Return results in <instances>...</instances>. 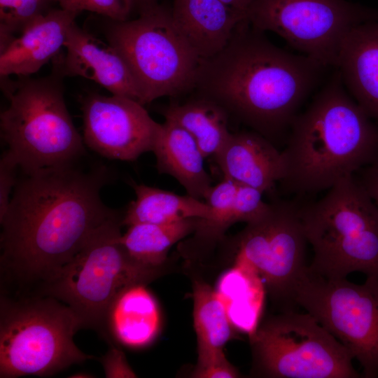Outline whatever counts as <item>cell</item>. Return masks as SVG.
<instances>
[{
	"label": "cell",
	"mask_w": 378,
	"mask_h": 378,
	"mask_svg": "<svg viewBox=\"0 0 378 378\" xmlns=\"http://www.w3.org/2000/svg\"><path fill=\"white\" fill-rule=\"evenodd\" d=\"M24 174L0 219L1 280L11 295L35 294L119 215L101 199L103 168L87 172L75 162Z\"/></svg>",
	"instance_id": "cell-1"
},
{
	"label": "cell",
	"mask_w": 378,
	"mask_h": 378,
	"mask_svg": "<svg viewBox=\"0 0 378 378\" xmlns=\"http://www.w3.org/2000/svg\"><path fill=\"white\" fill-rule=\"evenodd\" d=\"M328 69L275 46L246 18L223 50L200 61L194 88L274 143L288 136Z\"/></svg>",
	"instance_id": "cell-2"
},
{
	"label": "cell",
	"mask_w": 378,
	"mask_h": 378,
	"mask_svg": "<svg viewBox=\"0 0 378 378\" xmlns=\"http://www.w3.org/2000/svg\"><path fill=\"white\" fill-rule=\"evenodd\" d=\"M292 122L281 150L284 190H328L378 158V126L352 98L335 69Z\"/></svg>",
	"instance_id": "cell-3"
},
{
	"label": "cell",
	"mask_w": 378,
	"mask_h": 378,
	"mask_svg": "<svg viewBox=\"0 0 378 378\" xmlns=\"http://www.w3.org/2000/svg\"><path fill=\"white\" fill-rule=\"evenodd\" d=\"M63 78L54 69L38 78L1 77L10 102L0 115L1 136L24 173L73 163L85 153L65 104Z\"/></svg>",
	"instance_id": "cell-4"
},
{
	"label": "cell",
	"mask_w": 378,
	"mask_h": 378,
	"mask_svg": "<svg viewBox=\"0 0 378 378\" xmlns=\"http://www.w3.org/2000/svg\"><path fill=\"white\" fill-rule=\"evenodd\" d=\"M299 215L314 252L311 272L330 279L354 272L378 278V208L355 175L318 200L299 202Z\"/></svg>",
	"instance_id": "cell-5"
},
{
	"label": "cell",
	"mask_w": 378,
	"mask_h": 378,
	"mask_svg": "<svg viewBox=\"0 0 378 378\" xmlns=\"http://www.w3.org/2000/svg\"><path fill=\"white\" fill-rule=\"evenodd\" d=\"M83 328L68 305L46 295L0 300V377L52 375L93 358L74 342Z\"/></svg>",
	"instance_id": "cell-6"
},
{
	"label": "cell",
	"mask_w": 378,
	"mask_h": 378,
	"mask_svg": "<svg viewBox=\"0 0 378 378\" xmlns=\"http://www.w3.org/2000/svg\"><path fill=\"white\" fill-rule=\"evenodd\" d=\"M122 217L119 214L99 227L78 255L35 293L68 305L83 328L102 335L114 298L127 287L155 280L165 269L143 265L130 256L120 241Z\"/></svg>",
	"instance_id": "cell-7"
},
{
	"label": "cell",
	"mask_w": 378,
	"mask_h": 378,
	"mask_svg": "<svg viewBox=\"0 0 378 378\" xmlns=\"http://www.w3.org/2000/svg\"><path fill=\"white\" fill-rule=\"evenodd\" d=\"M139 11L134 20L107 19L103 31L130 68L141 104L194 88L200 59L174 27L171 9L156 4Z\"/></svg>",
	"instance_id": "cell-8"
},
{
	"label": "cell",
	"mask_w": 378,
	"mask_h": 378,
	"mask_svg": "<svg viewBox=\"0 0 378 378\" xmlns=\"http://www.w3.org/2000/svg\"><path fill=\"white\" fill-rule=\"evenodd\" d=\"M255 375L356 378L349 350L311 314L292 309L270 316L249 337Z\"/></svg>",
	"instance_id": "cell-9"
},
{
	"label": "cell",
	"mask_w": 378,
	"mask_h": 378,
	"mask_svg": "<svg viewBox=\"0 0 378 378\" xmlns=\"http://www.w3.org/2000/svg\"><path fill=\"white\" fill-rule=\"evenodd\" d=\"M294 305L302 307L360 364L365 377L378 376V278L364 284L330 279L308 266L295 284Z\"/></svg>",
	"instance_id": "cell-10"
},
{
	"label": "cell",
	"mask_w": 378,
	"mask_h": 378,
	"mask_svg": "<svg viewBox=\"0 0 378 378\" xmlns=\"http://www.w3.org/2000/svg\"><path fill=\"white\" fill-rule=\"evenodd\" d=\"M221 241L233 263L253 270L272 300L283 310L292 309L294 286L308 265L307 244L299 215V202L276 200L235 236Z\"/></svg>",
	"instance_id": "cell-11"
},
{
	"label": "cell",
	"mask_w": 378,
	"mask_h": 378,
	"mask_svg": "<svg viewBox=\"0 0 378 378\" xmlns=\"http://www.w3.org/2000/svg\"><path fill=\"white\" fill-rule=\"evenodd\" d=\"M246 19L284 38L302 55L335 68L344 39L378 11L346 0H253Z\"/></svg>",
	"instance_id": "cell-12"
},
{
	"label": "cell",
	"mask_w": 378,
	"mask_h": 378,
	"mask_svg": "<svg viewBox=\"0 0 378 378\" xmlns=\"http://www.w3.org/2000/svg\"><path fill=\"white\" fill-rule=\"evenodd\" d=\"M83 141L107 158L133 161L153 151L161 124L139 102L92 93L82 101Z\"/></svg>",
	"instance_id": "cell-13"
},
{
	"label": "cell",
	"mask_w": 378,
	"mask_h": 378,
	"mask_svg": "<svg viewBox=\"0 0 378 378\" xmlns=\"http://www.w3.org/2000/svg\"><path fill=\"white\" fill-rule=\"evenodd\" d=\"M64 47V55H57L53 69L63 76H81L109 91L141 103V95L132 74L120 53L108 42L79 27L74 22L69 28Z\"/></svg>",
	"instance_id": "cell-14"
},
{
	"label": "cell",
	"mask_w": 378,
	"mask_h": 378,
	"mask_svg": "<svg viewBox=\"0 0 378 378\" xmlns=\"http://www.w3.org/2000/svg\"><path fill=\"white\" fill-rule=\"evenodd\" d=\"M214 158L223 178L262 193L272 191L284 176L281 151L253 130L231 132Z\"/></svg>",
	"instance_id": "cell-15"
},
{
	"label": "cell",
	"mask_w": 378,
	"mask_h": 378,
	"mask_svg": "<svg viewBox=\"0 0 378 378\" xmlns=\"http://www.w3.org/2000/svg\"><path fill=\"white\" fill-rule=\"evenodd\" d=\"M78 15L61 8L52 9L29 23L0 52L1 77L29 76L54 59Z\"/></svg>",
	"instance_id": "cell-16"
},
{
	"label": "cell",
	"mask_w": 378,
	"mask_h": 378,
	"mask_svg": "<svg viewBox=\"0 0 378 378\" xmlns=\"http://www.w3.org/2000/svg\"><path fill=\"white\" fill-rule=\"evenodd\" d=\"M171 13L176 30L200 61L223 50L246 18L220 0H174Z\"/></svg>",
	"instance_id": "cell-17"
},
{
	"label": "cell",
	"mask_w": 378,
	"mask_h": 378,
	"mask_svg": "<svg viewBox=\"0 0 378 378\" xmlns=\"http://www.w3.org/2000/svg\"><path fill=\"white\" fill-rule=\"evenodd\" d=\"M335 69L352 98L378 121V20L358 24L349 32Z\"/></svg>",
	"instance_id": "cell-18"
},
{
	"label": "cell",
	"mask_w": 378,
	"mask_h": 378,
	"mask_svg": "<svg viewBox=\"0 0 378 378\" xmlns=\"http://www.w3.org/2000/svg\"><path fill=\"white\" fill-rule=\"evenodd\" d=\"M146 284L123 289L106 312L103 337L126 347L141 349L151 344L162 326L158 302Z\"/></svg>",
	"instance_id": "cell-19"
},
{
	"label": "cell",
	"mask_w": 378,
	"mask_h": 378,
	"mask_svg": "<svg viewBox=\"0 0 378 378\" xmlns=\"http://www.w3.org/2000/svg\"><path fill=\"white\" fill-rule=\"evenodd\" d=\"M160 173L174 178L187 195L205 200L213 186L205 170V158L194 138L179 125L166 120L161 128L153 151Z\"/></svg>",
	"instance_id": "cell-20"
},
{
	"label": "cell",
	"mask_w": 378,
	"mask_h": 378,
	"mask_svg": "<svg viewBox=\"0 0 378 378\" xmlns=\"http://www.w3.org/2000/svg\"><path fill=\"white\" fill-rule=\"evenodd\" d=\"M234 328L251 336L257 330L266 289L251 269L237 263L225 271L214 288Z\"/></svg>",
	"instance_id": "cell-21"
},
{
	"label": "cell",
	"mask_w": 378,
	"mask_h": 378,
	"mask_svg": "<svg viewBox=\"0 0 378 378\" xmlns=\"http://www.w3.org/2000/svg\"><path fill=\"white\" fill-rule=\"evenodd\" d=\"M133 187L136 198L123 215L122 225L169 224L188 218H207L211 214L205 201L190 195H180L144 184H134Z\"/></svg>",
	"instance_id": "cell-22"
},
{
	"label": "cell",
	"mask_w": 378,
	"mask_h": 378,
	"mask_svg": "<svg viewBox=\"0 0 378 378\" xmlns=\"http://www.w3.org/2000/svg\"><path fill=\"white\" fill-rule=\"evenodd\" d=\"M193 323L197 340V362L225 355L223 348L237 331L214 288L196 280L192 286Z\"/></svg>",
	"instance_id": "cell-23"
},
{
	"label": "cell",
	"mask_w": 378,
	"mask_h": 378,
	"mask_svg": "<svg viewBox=\"0 0 378 378\" xmlns=\"http://www.w3.org/2000/svg\"><path fill=\"white\" fill-rule=\"evenodd\" d=\"M164 116L190 133L204 158L214 157L231 133L227 113L206 98L198 97L183 104H172L164 111Z\"/></svg>",
	"instance_id": "cell-24"
},
{
	"label": "cell",
	"mask_w": 378,
	"mask_h": 378,
	"mask_svg": "<svg viewBox=\"0 0 378 378\" xmlns=\"http://www.w3.org/2000/svg\"><path fill=\"white\" fill-rule=\"evenodd\" d=\"M199 218L169 224L136 223L128 226L120 239L131 258L150 267H164L173 245L195 232Z\"/></svg>",
	"instance_id": "cell-25"
},
{
	"label": "cell",
	"mask_w": 378,
	"mask_h": 378,
	"mask_svg": "<svg viewBox=\"0 0 378 378\" xmlns=\"http://www.w3.org/2000/svg\"><path fill=\"white\" fill-rule=\"evenodd\" d=\"M239 184L223 178L210 189L205 202L211 214L207 218H199L194 237L184 246L195 252L215 248L225 237V231L233 224L249 220V216L237 200Z\"/></svg>",
	"instance_id": "cell-26"
},
{
	"label": "cell",
	"mask_w": 378,
	"mask_h": 378,
	"mask_svg": "<svg viewBox=\"0 0 378 378\" xmlns=\"http://www.w3.org/2000/svg\"><path fill=\"white\" fill-rule=\"evenodd\" d=\"M53 0H0V52L33 20L48 12Z\"/></svg>",
	"instance_id": "cell-27"
},
{
	"label": "cell",
	"mask_w": 378,
	"mask_h": 378,
	"mask_svg": "<svg viewBox=\"0 0 378 378\" xmlns=\"http://www.w3.org/2000/svg\"><path fill=\"white\" fill-rule=\"evenodd\" d=\"M61 8L80 14L91 11L115 21L128 20L136 7L134 0H53Z\"/></svg>",
	"instance_id": "cell-28"
},
{
	"label": "cell",
	"mask_w": 378,
	"mask_h": 378,
	"mask_svg": "<svg viewBox=\"0 0 378 378\" xmlns=\"http://www.w3.org/2000/svg\"><path fill=\"white\" fill-rule=\"evenodd\" d=\"M18 168L15 162L4 151L0 160V219L9 206L12 191L17 182L15 174Z\"/></svg>",
	"instance_id": "cell-29"
},
{
	"label": "cell",
	"mask_w": 378,
	"mask_h": 378,
	"mask_svg": "<svg viewBox=\"0 0 378 378\" xmlns=\"http://www.w3.org/2000/svg\"><path fill=\"white\" fill-rule=\"evenodd\" d=\"M191 375L196 378H234L239 377V373L223 356L197 362Z\"/></svg>",
	"instance_id": "cell-30"
},
{
	"label": "cell",
	"mask_w": 378,
	"mask_h": 378,
	"mask_svg": "<svg viewBox=\"0 0 378 378\" xmlns=\"http://www.w3.org/2000/svg\"><path fill=\"white\" fill-rule=\"evenodd\" d=\"M105 377L108 378L136 377V374L128 364L124 353L118 347L111 346L108 351L99 359Z\"/></svg>",
	"instance_id": "cell-31"
},
{
	"label": "cell",
	"mask_w": 378,
	"mask_h": 378,
	"mask_svg": "<svg viewBox=\"0 0 378 378\" xmlns=\"http://www.w3.org/2000/svg\"><path fill=\"white\" fill-rule=\"evenodd\" d=\"M355 176L378 208V158Z\"/></svg>",
	"instance_id": "cell-32"
},
{
	"label": "cell",
	"mask_w": 378,
	"mask_h": 378,
	"mask_svg": "<svg viewBox=\"0 0 378 378\" xmlns=\"http://www.w3.org/2000/svg\"><path fill=\"white\" fill-rule=\"evenodd\" d=\"M228 6L241 10L246 14V11L253 0H220Z\"/></svg>",
	"instance_id": "cell-33"
},
{
	"label": "cell",
	"mask_w": 378,
	"mask_h": 378,
	"mask_svg": "<svg viewBox=\"0 0 378 378\" xmlns=\"http://www.w3.org/2000/svg\"><path fill=\"white\" fill-rule=\"evenodd\" d=\"M136 8L139 10L147 6L158 4L159 0H134Z\"/></svg>",
	"instance_id": "cell-34"
},
{
	"label": "cell",
	"mask_w": 378,
	"mask_h": 378,
	"mask_svg": "<svg viewBox=\"0 0 378 378\" xmlns=\"http://www.w3.org/2000/svg\"><path fill=\"white\" fill-rule=\"evenodd\" d=\"M75 376H71L72 377H92L90 376H88V374L86 373H78L75 374Z\"/></svg>",
	"instance_id": "cell-35"
}]
</instances>
